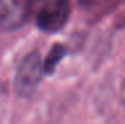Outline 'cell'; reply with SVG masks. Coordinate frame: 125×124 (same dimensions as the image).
<instances>
[{"label":"cell","instance_id":"1","mask_svg":"<svg viewBox=\"0 0 125 124\" xmlns=\"http://www.w3.org/2000/svg\"><path fill=\"white\" fill-rule=\"evenodd\" d=\"M43 60L37 51L27 54L17 67L15 75V93L20 99H29L36 93L39 84L41 81Z\"/></svg>","mask_w":125,"mask_h":124},{"label":"cell","instance_id":"2","mask_svg":"<svg viewBox=\"0 0 125 124\" xmlns=\"http://www.w3.org/2000/svg\"><path fill=\"white\" fill-rule=\"evenodd\" d=\"M71 0H49L47 1L36 16L39 29L47 34H56L67 25L71 16Z\"/></svg>","mask_w":125,"mask_h":124},{"label":"cell","instance_id":"3","mask_svg":"<svg viewBox=\"0 0 125 124\" xmlns=\"http://www.w3.org/2000/svg\"><path fill=\"white\" fill-rule=\"evenodd\" d=\"M31 8V0H0V31L20 29L28 20Z\"/></svg>","mask_w":125,"mask_h":124},{"label":"cell","instance_id":"4","mask_svg":"<svg viewBox=\"0 0 125 124\" xmlns=\"http://www.w3.org/2000/svg\"><path fill=\"white\" fill-rule=\"evenodd\" d=\"M68 49L65 45H62V44H55V45L52 47V48L49 49L48 55L45 56V59H44L43 61V71L44 73H47V75H51V73L55 72V69L57 68L59 63L64 59V56L67 55Z\"/></svg>","mask_w":125,"mask_h":124},{"label":"cell","instance_id":"5","mask_svg":"<svg viewBox=\"0 0 125 124\" xmlns=\"http://www.w3.org/2000/svg\"><path fill=\"white\" fill-rule=\"evenodd\" d=\"M116 0H77L81 11L89 13H97L101 10L108 8Z\"/></svg>","mask_w":125,"mask_h":124},{"label":"cell","instance_id":"6","mask_svg":"<svg viewBox=\"0 0 125 124\" xmlns=\"http://www.w3.org/2000/svg\"><path fill=\"white\" fill-rule=\"evenodd\" d=\"M120 99H121V107L125 112V78H124V81L121 84V93H120Z\"/></svg>","mask_w":125,"mask_h":124}]
</instances>
